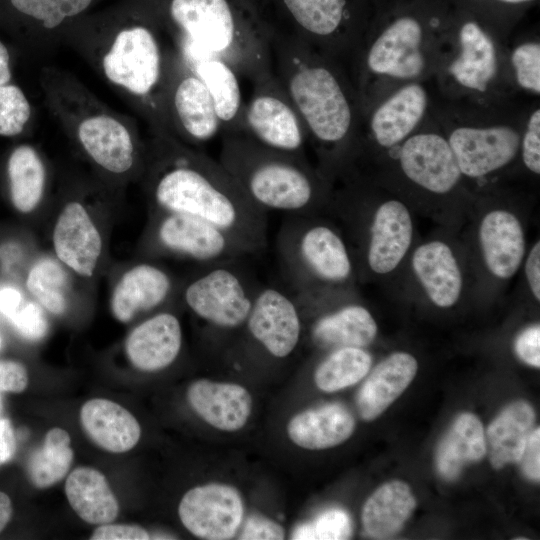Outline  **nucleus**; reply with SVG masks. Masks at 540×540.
<instances>
[{
  "mask_svg": "<svg viewBox=\"0 0 540 540\" xmlns=\"http://www.w3.org/2000/svg\"><path fill=\"white\" fill-rule=\"evenodd\" d=\"M461 54L449 71L464 87L484 92L497 71L494 45L483 30L473 22L460 30Z\"/></svg>",
  "mask_w": 540,
  "mask_h": 540,
  "instance_id": "c9c22d12",
  "label": "nucleus"
},
{
  "mask_svg": "<svg viewBox=\"0 0 540 540\" xmlns=\"http://www.w3.org/2000/svg\"><path fill=\"white\" fill-rule=\"evenodd\" d=\"M252 93L244 110V132L257 142L304 156L305 127L273 71L251 82Z\"/></svg>",
  "mask_w": 540,
  "mask_h": 540,
  "instance_id": "1a4fd4ad",
  "label": "nucleus"
},
{
  "mask_svg": "<svg viewBox=\"0 0 540 540\" xmlns=\"http://www.w3.org/2000/svg\"><path fill=\"white\" fill-rule=\"evenodd\" d=\"M417 367L415 357L406 352L392 353L378 363L357 394L360 417L372 421L380 416L409 386Z\"/></svg>",
  "mask_w": 540,
  "mask_h": 540,
  "instance_id": "393cba45",
  "label": "nucleus"
},
{
  "mask_svg": "<svg viewBox=\"0 0 540 540\" xmlns=\"http://www.w3.org/2000/svg\"><path fill=\"white\" fill-rule=\"evenodd\" d=\"M281 275L299 302L346 294L355 263L340 231L316 214L288 215L276 236Z\"/></svg>",
  "mask_w": 540,
  "mask_h": 540,
  "instance_id": "0eeeda50",
  "label": "nucleus"
},
{
  "mask_svg": "<svg viewBox=\"0 0 540 540\" xmlns=\"http://www.w3.org/2000/svg\"><path fill=\"white\" fill-rule=\"evenodd\" d=\"M16 451V437L9 419H0V466L10 461Z\"/></svg>",
  "mask_w": 540,
  "mask_h": 540,
  "instance_id": "603ef678",
  "label": "nucleus"
},
{
  "mask_svg": "<svg viewBox=\"0 0 540 540\" xmlns=\"http://www.w3.org/2000/svg\"><path fill=\"white\" fill-rule=\"evenodd\" d=\"M219 162L265 212L317 214L328 194L305 156L267 147L245 133L221 135Z\"/></svg>",
  "mask_w": 540,
  "mask_h": 540,
  "instance_id": "423d86ee",
  "label": "nucleus"
},
{
  "mask_svg": "<svg viewBox=\"0 0 540 540\" xmlns=\"http://www.w3.org/2000/svg\"><path fill=\"white\" fill-rule=\"evenodd\" d=\"M399 160L411 181L437 194L452 190L462 175L449 142L437 134L410 137L401 147Z\"/></svg>",
  "mask_w": 540,
  "mask_h": 540,
  "instance_id": "a211bd4d",
  "label": "nucleus"
},
{
  "mask_svg": "<svg viewBox=\"0 0 540 540\" xmlns=\"http://www.w3.org/2000/svg\"><path fill=\"white\" fill-rule=\"evenodd\" d=\"M86 435L101 449L124 453L134 448L141 437L137 419L118 403L104 398L90 399L80 410Z\"/></svg>",
  "mask_w": 540,
  "mask_h": 540,
  "instance_id": "a878e982",
  "label": "nucleus"
},
{
  "mask_svg": "<svg viewBox=\"0 0 540 540\" xmlns=\"http://www.w3.org/2000/svg\"><path fill=\"white\" fill-rule=\"evenodd\" d=\"M377 335V324L371 312L355 302L341 306L319 316L311 328L314 343L323 348H366Z\"/></svg>",
  "mask_w": 540,
  "mask_h": 540,
  "instance_id": "c85d7f7f",
  "label": "nucleus"
},
{
  "mask_svg": "<svg viewBox=\"0 0 540 540\" xmlns=\"http://www.w3.org/2000/svg\"><path fill=\"white\" fill-rule=\"evenodd\" d=\"M142 174L155 210L206 220L252 255L267 248L268 213L248 198L218 159L169 134H151Z\"/></svg>",
  "mask_w": 540,
  "mask_h": 540,
  "instance_id": "f03ea898",
  "label": "nucleus"
},
{
  "mask_svg": "<svg viewBox=\"0 0 540 540\" xmlns=\"http://www.w3.org/2000/svg\"><path fill=\"white\" fill-rule=\"evenodd\" d=\"M39 83L48 112L101 174L124 180L143 173L146 144L135 119L111 108L59 67L44 66Z\"/></svg>",
  "mask_w": 540,
  "mask_h": 540,
  "instance_id": "20e7f679",
  "label": "nucleus"
},
{
  "mask_svg": "<svg viewBox=\"0 0 540 540\" xmlns=\"http://www.w3.org/2000/svg\"><path fill=\"white\" fill-rule=\"evenodd\" d=\"M415 507V497L405 482H386L371 494L363 506L361 520L364 533L375 539L397 534Z\"/></svg>",
  "mask_w": 540,
  "mask_h": 540,
  "instance_id": "7c9ffc66",
  "label": "nucleus"
},
{
  "mask_svg": "<svg viewBox=\"0 0 540 540\" xmlns=\"http://www.w3.org/2000/svg\"><path fill=\"white\" fill-rule=\"evenodd\" d=\"M524 271L526 279L536 301H540V242L532 246L526 257Z\"/></svg>",
  "mask_w": 540,
  "mask_h": 540,
  "instance_id": "3c124183",
  "label": "nucleus"
},
{
  "mask_svg": "<svg viewBox=\"0 0 540 540\" xmlns=\"http://www.w3.org/2000/svg\"><path fill=\"white\" fill-rule=\"evenodd\" d=\"M240 260L205 265L184 287L189 310L208 325L226 331L244 327L258 284L238 265Z\"/></svg>",
  "mask_w": 540,
  "mask_h": 540,
  "instance_id": "6e6552de",
  "label": "nucleus"
},
{
  "mask_svg": "<svg viewBox=\"0 0 540 540\" xmlns=\"http://www.w3.org/2000/svg\"><path fill=\"white\" fill-rule=\"evenodd\" d=\"M518 84L528 90L540 92V45L526 43L517 47L511 57Z\"/></svg>",
  "mask_w": 540,
  "mask_h": 540,
  "instance_id": "79ce46f5",
  "label": "nucleus"
},
{
  "mask_svg": "<svg viewBox=\"0 0 540 540\" xmlns=\"http://www.w3.org/2000/svg\"><path fill=\"white\" fill-rule=\"evenodd\" d=\"M12 80L11 56L6 45L0 40V85Z\"/></svg>",
  "mask_w": 540,
  "mask_h": 540,
  "instance_id": "5fc2aeb1",
  "label": "nucleus"
},
{
  "mask_svg": "<svg viewBox=\"0 0 540 540\" xmlns=\"http://www.w3.org/2000/svg\"><path fill=\"white\" fill-rule=\"evenodd\" d=\"M522 158L533 173H540V110L530 117L522 142Z\"/></svg>",
  "mask_w": 540,
  "mask_h": 540,
  "instance_id": "c03bdc74",
  "label": "nucleus"
},
{
  "mask_svg": "<svg viewBox=\"0 0 540 540\" xmlns=\"http://www.w3.org/2000/svg\"><path fill=\"white\" fill-rule=\"evenodd\" d=\"M26 367L17 361L0 359V392L20 393L28 385Z\"/></svg>",
  "mask_w": 540,
  "mask_h": 540,
  "instance_id": "09e8293b",
  "label": "nucleus"
},
{
  "mask_svg": "<svg viewBox=\"0 0 540 540\" xmlns=\"http://www.w3.org/2000/svg\"><path fill=\"white\" fill-rule=\"evenodd\" d=\"M517 356L526 364L540 367V327L539 324L524 329L514 344Z\"/></svg>",
  "mask_w": 540,
  "mask_h": 540,
  "instance_id": "de8ad7c7",
  "label": "nucleus"
},
{
  "mask_svg": "<svg viewBox=\"0 0 540 540\" xmlns=\"http://www.w3.org/2000/svg\"><path fill=\"white\" fill-rule=\"evenodd\" d=\"M535 412L525 401L509 404L487 429L486 449L495 469L519 462L533 430Z\"/></svg>",
  "mask_w": 540,
  "mask_h": 540,
  "instance_id": "72a5a7b5",
  "label": "nucleus"
},
{
  "mask_svg": "<svg viewBox=\"0 0 540 540\" xmlns=\"http://www.w3.org/2000/svg\"><path fill=\"white\" fill-rule=\"evenodd\" d=\"M152 227L155 248L204 265L253 256L232 235L199 217L166 211Z\"/></svg>",
  "mask_w": 540,
  "mask_h": 540,
  "instance_id": "9b49d317",
  "label": "nucleus"
},
{
  "mask_svg": "<svg viewBox=\"0 0 540 540\" xmlns=\"http://www.w3.org/2000/svg\"><path fill=\"white\" fill-rule=\"evenodd\" d=\"M72 49L149 128L168 134L165 95L177 53L152 0H110L69 25Z\"/></svg>",
  "mask_w": 540,
  "mask_h": 540,
  "instance_id": "f257e3e1",
  "label": "nucleus"
},
{
  "mask_svg": "<svg viewBox=\"0 0 540 540\" xmlns=\"http://www.w3.org/2000/svg\"><path fill=\"white\" fill-rule=\"evenodd\" d=\"M26 287L36 302L54 315L68 308V276L58 261L42 257L30 268Z\"/></svg>",
  "mask_w": 540,
  "mask_h": 540,
  "instance_id": "58836bf2",
  "label": "nucleus"
},
{
  "mask_svg": "<svg viewBox=\"0 0 540 540\" xmlns=\"http://www.w3.org/2000/svg\"><path fill=\"white\" fill-rule=\"evenodd\" d=\"M24 302L21 292L12 286L0 287V314L8 319Z\"/></svg>",
  "mask_w": 540,
  "mask_h": 540,
  "instance_id": "864d4df0",
  "label": "nucleus"
},
{
  "mask_svg": "<svg viewBox=\"0 0 540 540\" xmlns=\"http://www.w3.org/2000/svg\"><path fill=\"white\" fill-rule=\"evenodd\" d=\"M186 397L191 409L220 431H239L252 412L251 394L237 383L197 379L188 386Z\"/></svg>",
  "mask_w": 540,
  "mask_h": 540,
  "instance_id": "aec40b11",
  "label": "nucleus"
},
{
  "mask_svg": "<svg viewBox=\"0 0 540 540\" xmlns=\"http://www.w3.org/2000/svg\"><path fill=\"white\" fill-rule=\"evenodd\" d=\"M371 365L372 357L365 348H334L315 369L314 382L321 391L336 392L362 380Z\"/></svg>",
  "mask_w": 540,
  "mask_h": 540,
  "instance_id": "e433bc0d",
  "label": "nucleus"
},
{
  "mask_svg": "<svg viewBox=\"0 0 540 540\" xmlns=\"http://www.w3.org/2000/svg\"><path fill=\"white\" fill-rule=\"evenodd\" d=\"M448 142L461 173L479 178L511 162L519 150L520 137L507 126L461 127L452 132Z\"/></svg>",
  "mask_w": 540,
  "mask_h": 540,
  "instance_id": "dca6fc26",
  "label": "nucleus"
},
{
  "mask_svg": "<svg viewBox=\"0 0 540 540\" xmlns=\"http://www.w3.org/2000/svg\"><path fill=\"white\" fill-rule=\"evenodd\" d=\"M426 108L425 90L411 84L397 91L374 112L371 131L376 142L392 147L408 136L422 119Z\"/></svg>",
  "mask_w": 540,
  "mask_h": 540,
  "instance_id": "473e14b6",
  "label": "nucleus"
},
{
  "mask_svg": "<svg viewBox=\"0 0 540 540\" xmlns=\"http://www.w3.org/2000/svg\"><path fill=\"white\" fill-rule=\"evenodd\" d=\"M411 213L399 200H387L373 212L364 248L365 266L374 274L394 271L407 254L413 239Z\"/></svg>",
  "mask_w": 540,
  "mask_h": 540,
  "instance_id": "2eb2a0df",
  "label": "nucleus"
},
{
  "mask_svg": "<svg viewBox=\"0 0 540 540\" xmlns=\"http://www.w3.org/2000/svg\"><path fill=\"white\" fill-rule=\"evenodd\" d=\"M12 512L13 507L10 497L0 491V533L11 520Z\"/></svg>",
  "mask_w": 540,
  "mask_h": 540,
  "instance_id": "6e6d98bb",
  "label": "nucleus"
},
{
  "mask_svg": "<svg viewBox=\"0 0 540 540\" xmlns=\"http://www.w3.org/2000/svg\"><path fill=\"white\" fill-rule=\"evenodd\" d=\"M33 118V107L24 91L12 82L0 85V136L22 134Z\"/></svg>",
  "mask_w": 540,
  "mask_h": 540,
  "instance_id": "ea45409f",
  "label": "nucleus"
},
{
  "mask_svg": "<svg viewBox=\"0 0 540 540\" xmlns=\"http://www.w3.org/2000/svg\"><path fill=\"white\" fill-rule=\"evenodd\" d=\"M485 433L472 413L460 414L443 437L436 454V467L446 480L457 478L463 468L480 461L486 454Z\"/></svg>",
  "mask_w": 540,
  "mask_h": 540,
  "instance_id": "f704fd0d",
  "label": "nucleus"
},
{
  "mask_svg": "<svg viewBox=\"0 0 540 540\" xmlns=\"http://www.w3.org/2000/svg\"><path fill=\"white\" fill-rule=\"evenodd\" d=\"M422 29L410 17L390 25L370 47L366 64L370 71L397 78H413L424 68L420 51Z\"/></svg>",
  "mask_w": 540,
  "mask_h": 540,
  "instance_id": "412c9836",
  "label": "nucleus"
},
{
  "mask_svg": "<svg viewBox=\"0 0 540 540\" xmlns=\"http://www.w3.org/2000/svg\"><path fill=\"white\" fill-rule=\"evenodd\" d=\"M352 531L349 515L341 509H330L312 523L302 524L292 534L293 539H347Z\"/></svg>",
  "mask_w": 540,
  "mask_h": 540,
  "instance_id": "a19ab883",
  "label": "nucleus"
},
{
  "mask_svg": "<svg viewBox=\"0 0 540 540\" xmlns=\"http://www.w3.org/2000/svg\"><path fill=\"white\" fill-rule=\"evenodd\" d=\"M64 489L70 506L83 521L101 525L117 518L118 500L102 472L78 467L68 475Z\"/></svg>",
  "mask_w": 540,
  "mask_h": 540,
  "instance_id": "2f4dec72",
  "label": "nucleus"
},
{
  "mask_svg": "<svg viewBox=\"0 0 540 540\" xmlns=\"http://www.w3.org/2000/svg\"><path fill=\"white\" fill-rule=\"evenodd\" d=\"M285 538V529L281 524L260 515L249 517L243 525L239 539L277 540Z\"/></svg>",
  "mask_w": 540,
  "mask_h": 540,
  "instance_id": "a18cd8bd",
  "label": "nucleus"
},
{
  "mask_svg": "<svg viewBox=\"0 0 540 540\" xmlns=\"http://www.w3.org/2000/svg\"><path fill=\"white\" fill-rule=\"evenodd\" d=\"M106 1L110 0H0V21L44 54L60 44L69 25Z\"/></svg>",
  "mask_w": 540,
  "mask_h": 540,
  "instance_id": "ddd939ff",
  "label": "nucleus"
},
{
  "mask_svg": "<svg viewBox=\"0 0 540 540\" xmlns=\"http://www.w3.org/2000/svg\"><path fill=\"white\" fill-rule=\"evenodd\" d=\"M412 269L429 300L440 308L454 306L462 293L463 276L451 247L431 240L417 247Z\"/></svg>",
  "mask_w": 540,
  "mask_h": 540,
  "instance_id": "b1692460",
  "label": "nucleus"
},
{
  "mask_svg": "<svg viewBox=\"0 0 540 540\" xmlns=\"http://www.w3.org/2000/svg\"><path fill=\"white\" fill-rule=\"evenodd\" d=\"M14 329L29 341H39L48 331V321L38 303L23 302L7 319Z\"/></svg>",
  "mask_w": 540,
  "mask_h": 540,
  "instance_id": "37998d69",
  "label": "nucleus"
},
{
  "mask_svg": "<svg viewBox=\"0 0 540 540\" xmlns=\"http://www.w3.org/2000/svg\"><path fill=\"white\" fill-rule=\"evenodd\" d=\"M186 63L201 78L211 96L221 135L243 133L245 102L239 74L227 62L215 57H202Z\"/></svg>",
  "mask_w": 540,
  "mask_h": 540,
  "instance_id": "bb28decb",
  "label": "nucleus"
},
{
  "mask_svg": "<svg viewBox=\"0 0 540 540\" xmlns=\"http://www.w3.org/2000/svg\"><path fill=\"white\" fill-rule=\"evenodd\" d=\"M149 532L134 524L105 523L99 525L91 534L92 540H147Z\"/></svg>",
  "mask_w": 540,
  "mask_h": 540,
  "instance_id": "49530a36",
  "label": "nucleus"
},
{
  "mask_svg": "<svg viewBox=\"0 0 540 540\" xmlns=\"http://www.w3.org/2000/svg\"><path fill=\"white\" fill-rule=\"evenodd\" d=\"M54 252L59 261L80 276L91 277L102 253L100 232L79 199L62 207L53 229Z\"/></svg>",
  "mask_w": 540,
  "mask_h": 540,
  "instance_id": "f3484780",
  "label": "nucleus"
},
{
  "mask_svg": "<svg viewBox=\"0 0 540 540\" xmlns=\"http://www.w3.org/2000/svg\"><path fill=\"white\" fill-rule=\"evenodd\" d=\"M70 444V435L62 428L54 427L46 433L42 446L28 462V476L35 487L48 488L66 476L74 458Z\"/></svg>",
  "mask_w": 540,
  "mask_h": 540,
  "instance_id": "4c0bfd02",
  "label": "nucleus"
},
{
  "mask_svg": "<svg viewBox=\"0 0 540 540\" xmlns=\"http://www.w3.org/2000/svg\"><path fill=\"white\" fill-rule=\"evenodd\" d=\"M165 115L168 134L197 148L221 134L211 96L201 78L177 52L171 65Z\"/></svg>",
  "mask_w": 540,
  "mask_h": 540,
  "instance_id": "9d476101",
  "label": "nucleus"
},
{
  "mask_svg": "<svg viewBox=\"0 0 540 540\" xmlns=\"http://www.w3.org/2000/svg\"><path fill=\"white\" fill-rule=\"evenodd\" d=\"M244 328L267 354L285 359L300 343L302 309L286 287L259 285Z\"/></svg>",
  "mask_w": 540,
  "mask_h": 540,
  "instance_id": "f8f14e48",
  "label": "nucleus"
},
{
  "mask_svg": "<svg viewBox=\"0 0 540 540\" xmlns=\"http://www.w3.org/2000/svg\"><path fill=\"white\" fill-rule=\"evenodd\" d=\"M272 68L327 162L349 138L354 112L339 75L318 50L272 26Z\"/></svg>",
  "mask_w": 540,
  "mask_h": 540,
  "instance_id": "39448f33",
  "label": "nucleus"
},
{
  "mask_svg": "<svg viewBox=\"0 0 540 540\" xmlns=\"http://www.w3.org/2000/svg\"><path fill=\"white\" fill-rule=\"evenodd\" d=\"M522 471L533 481L540 479V429L537 427L530 433L519 460Z\"/></svg>",
  "mask_w": 540,
  "mask_h": 540,
  "instance_id": "8fccbe9b",
  "label": "nucleus"
},
{
  "mask_svg": "<svg viewBox=\"0 0 540 540\" xmlns=\"http://www.w3.org/2000/svg\"><path fill=\"white\" fill-rule=\"evenodd\" d=\"M2 346H3V337H2V335L0 334V349L2 348Z\"/></svg>",
  "mask_w": 540,
  "mask_h": 540,
  "instance_id": "13d9d810",
  "label": "nucleus"
},
{
  "mask_svg": "<svg viewBox=\"0 0 540 540\" xmlns=\"http://www.w3.org/2000/svg\"><path fill=\"white\" fill-rule=\"evenodd\" d=\"M0 406H1V404H0Z\"/></svg>",
  "mask_w": 540,
  "mask_h": 540,
  "instance_id": "bf43d9fd",
  "label": "nucleus"
},
{
  "mask_svg": "<svg viewBox=\"0 0 540 540\" xmlns=\"http://www.w3.org/2000/svg\"><path fill=\"white\" fill-rule=\"evenodd\" d=\"M174 281L162 267L143 262L129 268L116 283L110 300L113 316L122 323L153 310L173 294Z\"/></svg>",
  "mask_w": 540,
  "mask_h": 540,
  "instance_id": "4be33fe9",
  "label": "nucleus"
},
{
  "mask_svg": "<svg viewBox=\"0 0 540 540\" xmlns=\"http://www.w3.org/2000/svg\"><path fill=\"white\" fill-rule=\"evenodd\" d=\"M183 334L178 317L159 312L137 325L127 336L125 353L137 370L157 372L170 366L182 349Z\"/></svg>",
  "mask_w": 540,
  "mask_h": 540,
  "instance_id": "6ab92c4d",
  "label": "nucleus"
},
{
  "mask_svg": "<svg viewBox=\"0 0 540 540\" xmlns=\"http://www.w3.org/2000/svg\"><path fill=\"white\" fill-rule=\"evenodd\" d=\"M183 526L206 540L233 538L244 518V502L232 485L212 482L188 490L178 505Z\"/></svg>",
  "mask_w": 540,
  "mask_h": 540,
  "instance_id": "4468645a",
  "label": "nucleus"
},
{
  "mask_svg": "<svg viewBox=\"0 0 540 540\" xmlns=\"http://www.w3.org/2000/svg\"><path fill=\"white\" fill-rule=\"evenodd\" d=\"M6 175L14 208L21 213L33 212L48 188L49 171L44 156L35 146L20 144L8 156Z\"/></svg>",
  "mask_w": 540,
  "mask_h": 540,
  "instance_id": "c756f323",
  "label": "nucleus"
},
{
  "mask_svg": "<svg viewBox=\"0 0 540 540\" xmlns=\"http://www.w3.org/2000/svg\"><path fill=\"white\" fill-rule=\"evenodd\" d=\"M355 419L344 406L328 404L295 414L286 431L292 443L307 450L338 446L351 437Z\"/></svg>",
  "mask_w": 540,
  "mask_h": 540,
  "instance_id": "cd10ccee",
  "label": "nucleus"
},
{
  "mask_svg": "<svg viewBox=\"0 0 540 540\" xmlns=\"http://www.w3.org/2000/svg\"><path fill=\"white\" fill-rule=\"evenodd\" d=\"M479 242L484 262L490 273L499 279L515 275L526 251L521 221L505 209L487 212L479 225Z\"/></svg>",
  "mask_w": 540,
  "mask_h": 540,
  "instance_id": "5701e85b",
  "label": "nucleus"
},
{
  "mask_svg": "<svg viewBox=\"0 0 540 540\" xmlns=\"http://www.w3.org/2000/svg\"><path fill=\"white\" fill-rule=\"evenodd\" d=\"M176 51L215 57L251 82L271 71L272 27L258 0H152Z\"/></svg>",
  "mask_w": 540,
  "mask_h": 540,
  "instance_id": "7ed1b4c3",
  "label": "nucleus"
},
{
  "mask_svg": "<svg viewBox=\"0 0 540 540\" xmlns=\"http://www.w3.org/2000/svg\"><path fill=\"white\" fill-rule=\"evenodd\" d=\"M500 1L507 2V3H521V2H526L530 0H500Z\"/></svg>",
  "mask_w": 540,
  "mask_h": 540,
  "instance_id": "4d7b16f0",
  "label": "nucleus"
}]
</instances>
